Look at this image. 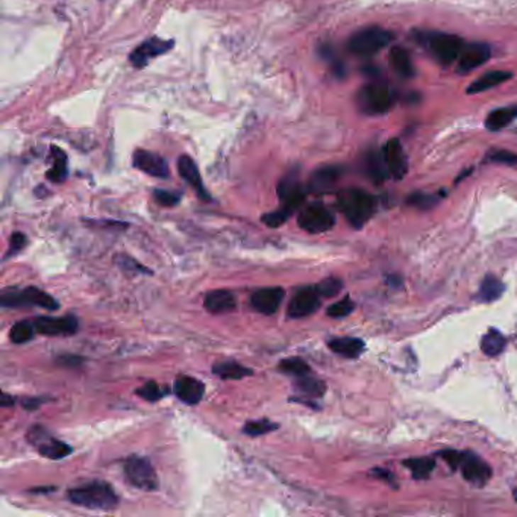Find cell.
I'll list each match as a JSON object with an SVG mask.
<instances>
[{"mask_svg":"<svg viewBox=\"0 0 517 517\" xmlns=\"http://www.w3.org/2000/svg\"><path fill=\"white\" fill-rule=\"evenodd\" d=\"M365 172L370 179L375 182H381L389 176V170L386 166V161H384L382 152L377 150H369L365 157Z\"/></svg>","mask_w":517,"mask_h":517,"instance_id":"27","label":"cell"},{"mask_svg":"<svg viewBox=\"0 0 517 517\" xmlns=\"http://www.w3.org/2000/svg\"><path fill=\"white\" fill-rule=\"evenodd\" d=\"M337 205L349 223L361 228L377 210V199L361 189H345L337 194Z\"/></svg>","mask_w":517,"mask_h":517,"instance_id":"2","label":"cell"},{"mask_svg":"<svg viewBox=\"0 0 517 517\" xmlns=\"http://www.w3.org/2000/svg\"><path fill=\"white\" fill-rule=\"evenodd\" d=\"M279 425L273 423L269 419H260V421H250L243 426V434L250 437H260L264 434H269L274 430H278Z\"/></svg>","mask_w":517,"mask_h":517,"instance_id":"37","label":"cell"},{"mask_svg":"<svg viewBox=\"0 0 517 517\" xmlns=\"http://www.w3.org/2000/svg\"><path fill=\"white\" fill-rule=\"evenodd\" d=\"M321 306V294L316 287H302L294 293L289 304L287 314L291 318H302L313 314Z\"/></svg>","mask_w":517,"mask_h":517,"instance_id":"13","label":"cell"},{"mask_svg":"<svg viewBox=\"0 0 517 517\" xmlns=\"http://www.w3.org/2000/svg\"><path fill=\"white\" fill-rule=\"evenodd\" d=\"M52 490H55V489H53V487H46V489H34V490H30V491L40 493V491H52Z\"/></svg>","mask_w":517,"mask_h":517,"instance_id":"51","label":"cell"},{"mask_svg":"<svg viewBox=\"0 0 517 517\" xmlns=\"http://www.w3.org/2000/svg\"><path fill=\"white\" fill-rule=\"evenodd\" d=\"M328 346L335 354L346 358H358L362 354V350H365V342L355 337L334 338L328 343Z\"/></svg>","mask_w":517,"mask_h":517,"instance_id":"24","label":"cell"},{"mask_svg":"<svg viewBox=\"0 0 517 517\" xmlns=\"http://www.w3.org/2000/svg\"><path fill=\"white\" fill-rule=\"evenodd\" d=\"M14 402H16V399L13 398V396H9L6 393H4L2 394V399H0V405L5 406V408H6V406H13Z\"/></svg>","mask_w":517,"mask_h":517,"instance_id":"50","label":"cell"},{"mask_svg":"<svg viewBox=\"0 0 517 517\" xmlns=\"http://www.w3.org/2000/svg\"><path fill=\"white\" fill-rule=\"evenodd\" d=\"M390 67L404 79H411L416 76V67L410 52L402 46H394L389 52Z\"/></svg>","mask_w":517,"mask_h":517,"instance_id":"21","label":"cell"},{"mask_svg":"<svg viewBox=\"0 0 517 517\" xmlns=\"http://www.w3.org/2000/svg\"><path fill=\"white\" fill-rule=\"evenodd\" d=\"M67 498L70 502L85 507L88 510H101L109 511L116 508L118 498L113 487L102 481H93L87 486L70 489L67 491Z\"/></svg>","mask_w":517,"mask_h":517,"instance_id":"3","label":"cell"},{"mask_svg":"<svg viewBox=\"0 0 517 517\" xmlns=\"http://www.w3.org/2000/svg\"><path fill=\"white\" fill-rule=\"evenodd\" d=\"M57 362L61 366H65V367H78L81 366L84 362V358L82 357H78V355H61L57 358Z\"/></svg>","mask_w":517,"mask_h":517,"instance_id":"48","label":"cell"},{"mask_svg":"<svg viewBox=\"0 0 517 517\" xmlns=\"http://www.w3.org/2000/svg\"><path fill=\"white\" fill-rule=\"evenodd\" d=\"M278 196L282 201V208L290 214H293L298 208L302 206V204L305 202L306 191L302 189L298 173L290 172L287 176H284L278 184Z\"/></svg>","mask_w":517,"mask_h":517,"instance_id":"10","label":"cell"},{"mask_svg":"<svg viewBox=\"0 0 517 517\" xmlns=\"http://www.w3.org/2000/svg\"><path fill=\"white\" fill-rule=\"evenodd\" d=\"M354 308H355L354 302H352L349 298H346V299H342V301L333 304L331 306H328L326 314L329 317H334V318H342V317H346L352 311H354Z\"/></svg>","mask_w":517,"mask_h":517,"instance_id":"40","label":"cell"},{"mask_svg":"<svg viewBox=\"0 0 517 517\" xmlns=\"http://www.w3.org/2000/svg\"><path fill=\"white\" fill-rule=\"evenodd\" d=\"M318 50H321L322 58H323L325 61H328L329 64H331V67H333L334 74H335V76H338V78H343L345 73H346V69H345V64L342 62V60H340V58L337 57L335 50H334L331 46H329V44H325V46H322V48L318 49Z\"/></svg>","mask_w":517,"mask_h":517,"instance_id":"38","label":"cell"},{"mask_svg":"<svg viewBox=\"0 0 517 517\" xmlns=\"http://www.w3.org/2000/svg\"><path fill=\"white\" fill-rule=\"evenodd\" d=\"M26 243H28V240H26V235L25 234L14 233L13 235H11V238H9V252H8L6 257L17 254V252H20L21 249H23L26 246Z\"/></svg>","mask_w":517,"mask_h":517,"instance_id":"47","label":"cell"},{"mask_svg":"<svg viewBox=\"0 0 517 517\" xmlns=\"http://www.w3.org/2000/svg\"><path fill=\"white\" fill-rule=\"evenodd\" d=\"M487 160L496 164H505V166H516L517 155L505 149H493L487 153Z\"/></svg>","mask_w":517,"mask_h":517,"instance_id":"41","label":"cell"},{"mask_svg":"<svg viewBox=\"0 0 517 517\" xmlns=\"http://www.w3.org/2000/svg\"><path fill=\"white\" fill-rule=\"evenodd\" d=\"M116 261H117V266L120 267V269H123L125 272H140V273H148V274H152V270H149L148 267H145V266H141V264L138 262V261H135V260H132L130 257H128V255H118L117 258H116Z\"/></svg>","mask_w":517,"mask_h":517,"instance_id":"45","label":"cell"},{"mask_svg":"<svg viewBox=\"0 0 517 517\" xmlns=\"http://www.w3.org/2000/svg\"><path fill=\"white\" fill-rule=\"evenodd\" d=\"M408 202L410 205L416 206V208H421V210H430V208H433L434 205H437L438 199L433 194H426V193H413L410 197H408Z\"/></svg>","mask_w":517,"mask_h":517,"instance_id":"43","label":"cell"},{"mask_svg":"<svg viewBox=\"0 0 517 517\" xmlns=\"http://www.w3.org/2000/svg\"><path fill=\"white\" fill-rule=\"evenodd\" d=\"M132 164H134L135 169L149 176H153V178L166 179L170 174L166 160L160 157L158 153H153L149 150L137 149L134 152V155H132Z\"/></svg>","mask_w":517,"mask_h":517,"instance_id":"14","label":"cell"},{"mask_svg":"<svg viewBox=\"0 0 517 517\" xmlns=\"http://www.w3.org/2000/svg\"><path fill=\"white\" fill-rule=\"evenodd\" d=\"M173 393L176 398L182 401L184 404L196 405L199 404L205 394V386L204 382L196 379L193 377H178L173 384Z\"/></svg>","mask_w":517,"mask_h":517,"instance_id":"17","label":"cell"},{"mask_svg":"<svg viewBox=\"0 0 517 517\" xmlns=\"http://www.w3.org/2000/svg\"><path fill=\"white\" fill-rule=\"evenodd\" d=\"M517 118V105H511V106H504V108H498L491 111L487 118H486V128L489 130H502L504 128L510 126L514 120Z\"/></svg>","mask_w":517,"mask_h":517,"instance_id":"25","label":"cell"},{"mask_svg":"<svg viewBox=\"0 0 517 517\" xmlns=\"http://www.w3.org/2000/svg\"><path fill=\"white\" fill-rule=\"evenodd\" d=\"M204 306L210 313L222 314L234 311L237 306V301L234 293H230L228 290H214L205 296Z\"/></svg>","mask_w":517,"mask_h":517,"instance_id":"22","label":"cell"},{"mask_svg":"<svg viewBox=\"0 0 517 517\" xmlns=\"http://www.w3.org/2000/svg\"><path fill=\"white\" fill-rule=\"evenodd\" d=\"M382 157L386 161L389 174L394 179H402L408 172V161H406L404 148L398 138H391L382 148Z\"/></svg>","mask_w":517,"mask_h":517,"instance_id":"15","label":"cell"},{"mask_svg":"<svg viewBox=\"0 0 517 517\" xmlns=\"http://www.w3.org/2000/svg\"><path fill=\"white\" fill-rule=\"evenodd\" d=\"M278 369L285 373V375H291V377H296V378H301V377H305V375H310V366L306 365V362L301 358H285L279 362Z\"/></svg>","mask_w":517,"mask_h":517,"instance_id":"35","label":"cell"},{"mask_svg":"<svg viewBox=\"0 0 517 517\" xmlns=\"http://www.w3.org/2000/svg\"><path fill=\"white\" fill-rule=\"evenodd\" d=\"M505 345H507V340H505L504 334L496 331V329H490V331L481 340V349L484 354L489 357L501 355L505 349Z\"/></svg>","mask_w":517,"mask_h":517,"instance_id":"30","label":"cell"},{"mask_svg":"<svg viewBox=\"0 0 517 517\" xmlns=\"http://www.w3.org/2000/svg\"><path fill=\"white\" fill-rule=\"evenodd\" d=\"M345 169L342 166H323L317 169L310 181H308V190L313 193H326L334 189V185L342 178Z\"/></svg>","mask_w":517,"mask_h":517,"instance_id":"19","label":"cell"},{"mask_svg":"<svg viewBox=\"0 0 517 517\" xmlns=\"http://www.w3.org/2000/svg\"><path fill=\"white\" fill-rule=\"evenodd\" d=\"M125 477L135 489L153 491L158 489V477L150 461L145 457L130 455L125 461Z\"/></svg>","mask_w":517,"mask_h":517,"instance_id":"7","label":"cell"},{"mask_svg":"<svg viewBox=\"0 0 517 517\" xmlns=\"http://www.w3.org/2000/svg\"><path fill=\"white\" fill-rule=\"evenodd\" d=\"M299 226L310 234H321L333 229L335 217L331 210L322 204H313L305 206L298 217Z\"/></svg>","mask_w":517,"mask_h":517,"instance_id":"8","label":"cell"},{"mask_svg":"<svg viewBox=\"0 0 517 517\" xmlns=\"http://www.w3.org/2000/svg\"><path fill=\"white\" fill-rule=\"evenodd\" d=\"M316 289L318 291V294L323 296V298H334L343 289V282L340 281L338 278H326L322 282H318L316 285Z\"/></svg>","mask_w":517,"mask_h":517,"instance_id":"39","label":"cell"},{"mask_svg":"<svg viewBox=\"0 0 517 517\" xmlns=\"http://www.w3.org/2000/svg\"><path fill=\"white\" fill-rule=\"evenodd\" d=\"M169 391L170 390L167 387L160 386V384L155 382V381H149V382L145 384V386L135 390V393L140 396V398L148 401V402L161 401L162 398H166V396L169 394Z\"/></svg>","mask_w":517,"mask_h":517,"instance_id":"36","label":"cell"},{"mask_svg":"<svg viewBox=\"0 0 517 517\" xmlns=\"http://www.w3.org/2000/svg\"><path fill=\"white\" fill-rule=\"evenodd\" d=\"M284 296H285V291L281 287L260 289V290L252 293L250 305L258 313L266 314V316H272V314H274L279 310Z\"/></svg>","mask_w":517,"mask_h":517,"instance_id":"16","label":"cell"},{"mask_svg":"<svg viewBox=\"0 0 517 517\" xmlns=\"http://www.w3.org/2000/svg\"><path fill=\"white\" fill-rule=\"evenodd\" d=\"M513 78V73L511 72H502V70H493V72H487L484 73L481 78H478L477 81L472 82L469 87L466 93L467 94H478V93H484L490 90V88H494L498 87L504 82H507Z\"/></svg>","mask_w":517,"mask_h":517,"instance_id":"23","label":"cell"},{"mask_svg":"<svg viewBox=\"0 0 517 517\" xmlns=\"http://www.w3.org/2000/svg\"><path fill=\"white\" fill-rule=\"evenodd\" d=\"M153 196H155V201L162 206H176L181 202V193L178 191L157 189L153 191Z\"/></svg>","mask_w":517,"mask_h":517,"instance_id":"44","label":"cell"},{"mask_svg":"<svg viewBox=\"0 0 517 517\" xmlns=\"http://www.w3.org/2000/svg\"><path fill=\"white\" fill-rule=\"evenodd\" d=\"M173 46H174V43L172 40H162L160 37H152L148 41L141 43L138 48L132 50L130 57H129L130 64L137 69L145 67V65H148L153 58L167 53Z\"/></svg>","mask_w":517,"mask_h":517,"instance_id":"11","label":"cell"},{"mask_svg":"<svg viewBox=\"0 0 517 517\" xmlns=\"http://www.w3.org/2000/svg\"><path fill=\"white\" fill-rule=\"evenodd\" d=\"M50 155H52V167L49 169V172L46 174L48 179L55 184L64 182L65 179H67V174H69L67 155H65L64 150H61L57 146H52Z\"/></svg>","mask_w":517,"mask_h":517,"instance_id":"26","label":"cell"},{"mask_svg":"<svg viewBox=\"0 0 517 517\" xmlns=\"http://www.w3.org/2000/svg\"><path fill=\"white\" fill-rule=\"evenodd\" d=\"M294 387L298 389L301 393L306 394L308 398H322L326 391L325 382L317 378H313L310 375L298 378V381H296V384H294Z\"/></svg>","mask_w":517,"mask_h":517,"instance_id":"32","label":"cell"},{"mask_svg":"<svg viewBox=\"0 0 517 517\" xmlns=\"http://www.w3.org/2000/svg\"><path fill=\"white\" fill-rule=\"evenodd\" d=\"M490 57H491V48L487 43H481V41L467 43L465 49L460 53L457 72L469 73L472 70H475V69L481 67V65L486 64L490 60Z\"/></svg>","mask_w":517,"mask_h":517,"instance_id":"12","label":"cell"},{"mask_svg":"<svg viewBox=\"0 0 517 517\" xmlns=\"http://www.w3.org/2000/svg\"><path fill=\"white\" fill-rule=\"evenodd\" d=\"M291 214L287 210H284V208L281 206V208H278V210L264 214L261 217V222L266 223L270 228H278V226H281V225H284L285 222H287Z\"/></svg>","mask_w":517,"mask_h":517,"instance_id":"42","label":"cell"},{"mask_svg":"<svg viewBox=\"0 0 517 517\" xmlns=\"http://www.w3.org/2000/svg\"><path fill=\"white\" fill-rule=\"evenodd\" d=\"M178 170L182 178L196 190L197 196H199L202 201H211V196L208 194V191L205 190V187L202 184L199 169H197L196 162L189 155H182L178 160Z\"/></svg>","mask_w":517,"mask_h":517,"instance_id":"20","label":"cell"},{"mask_svg":"<svg viewBox=\"0 0 517 517\" xmlns=\"http://www.w3.org/2000/svg\"><path fill=\"white\" fill-rule=\"evenodd\" d=\"M213 373L222 379H241L254 375V370L238 365L237 361H222L213 366Z\"/></svg>","mask_w":517,"mask_h":517,"instance_id":"28","label":"cell"},{"mask_svg":"<svg viewBox=\"0 0 517 517\" xmlns=\"http://www.w3.org/2000/svg\"><path fill=\"white\" fill-rule=\"evenodd\" d=\"M394 102L396 93L386 81H372L357 93V105L360 111L367 116L386 114L390 111Z\"/></svg>","mask_w":517,"mask_h":517,"instance_id":"5","label":"cell"},{"mask_svg":"<svg viewBox=\"0 0 517 517\" xmlns=\"http://www.w3.org/2000/svg\"><path fill=\"white\" fill-rule=\"evenodd\" d=\"M404 465L413 472V477L416 479H426L433 474L435 461L433 458H411L406 460Z\"/></svg>","mask_w":517,"mask_h":517,"instance_id":"34","label":"cell"},{"mask_svg":"<svg viewBox=\"0 0 517 517\" xmlns=\"http://www.w3.org/2000/svg\"><path fill=\"white\" fill-rule=\"evenodd\" d=\"M440 457H442L452 469H460L461 461H463V458H465V452H458V450L447 449V450H443V452H440Z\"/></svg>","mask_w":517,"mask_h":517,"instance_id":"46","label":"cell"},{"mask_svg":"<svg viewBox=\"0 0 517 517\" xmlns=\"http://www.w3.org/2000/svg\"><path fill=\"white\" fill-rule=\"evenodd\" d=\"M35 333H37V329L34 326V322L20 321L13 328H11L9 338H11V342L16 345H23V343L29 342V340L34 338Z\"/></svg>","mask_w":517,"mask_h":517,"instance_id":"33","label":"cell"},{"mask_svg":"<svg viewBox=\"0 0 517 517\" xmlns=\"http://www.w3.org/2000/svg\"><path fill=\"white\" fill-rule=\"evenodd\" d=\"M460 470L469 482H474L477 486H484L491 477V469L486 461L470 452H465Z\"/></svg>","mask_w":517,"mask_h":517,"instance_id":"18","label":"cell"},{"mask_svg":"<svg viewBox=\"0 0 517 517\" xmlns=\"http://www.w3.org/2000/svg\"><path fill=\"white\" fill-rule=\"evenodd\" d=\"M393 40L390 30L379 26H369L357 30L348 41V50L360 60H370L386 49Z\"/></svg>","mask_w":517,"mask_h":517,"instance_id":"4","label":"cell"},{"mask_svg":"<svg viewBox=\"0 0 517 517\" xmlns=\"http://www.w3.org/2000/svg\"><path fill=\"white\" fill-rule=\"evenodd\" d=\"M414 40L421 46L428 50L431 57L442 65H450L460 58L461 50L465 49V40L454 35L446 34L440 30H414Z\"/></svg>","mask_w":517,"mask_h":517,"instance_id":"1","label":"cell"},{"mask_svg":"<svg viewBox=\"0 0 517 517\" xmlns=\"http://www.w3.org/2000/svg\"><path fill=\"white\" fill-rule=\"evenodd\" d=\"M35 447L43 457L50 460H61L72 454V447L67 443L61 442V440H55L50 435L46 440H43V442Z\"/></svg>","mask_w":517,"mask_h":517,"instance_id":"29","label":"cell"},{"mask_svg":"<svg viewBox=\"0 0 517 517\" xmlns=\"http://www.w3.org/2000/svg\"><path fill=\"white\" fill-rule=\"evenodd\" d=\"M0 304L4 308H23V306H40L44 310L55 311L60 308V304L53 296L44 293L37 287L26 289H6L0 294Z\"/></svg>","mask_w":517,"mask_h":517,"instance_id":"6","label":"cell"},{"mask_svg":"<svg viewBox=\"0 0 517 517\" xmlns=\"http://www.w3.org/2000/svg\"><path fill=\"white\" fill-rule=\"evenodd\" d=\"M504 290H505V285L502 284V281L499 278L494 277V274H487L481 284L478 296L482 302H491V301L499 299Z\"/></svg>","mask_w":517,"mask_h":517,"instance_id":"31","label":"cell"},{"mask_svg":"<svg viewBox=\"0 0 517 517\" xmlns=\"http://www.w3.org/2000/svg\"><path fill=\"white\" fill-rule=\"evenodd\" d=\"M44 402H48V398H25L23 401H21V406H23V408L28 411H32V410H37L38 406Z\"/></svg>","mask_w":517,"mask_h":517,"instance_id":"49","label":"cell"},{"mask_svg":"<svg viewBox=\"0 0 517 517\" xmlns=\"http://www.w3.org/2000/svg\"><path fill=\"white\" fill-rule=\"evenodd\" d=\"M34 326L37 329V333L41 335L58 337V335L76 334L79 328V322L74 316H64V317L40 316L34 318Z\"/></svg>","mask_w":517,"mask_h":517,"instance_id":"9","label":"cell"}]
</instances>
